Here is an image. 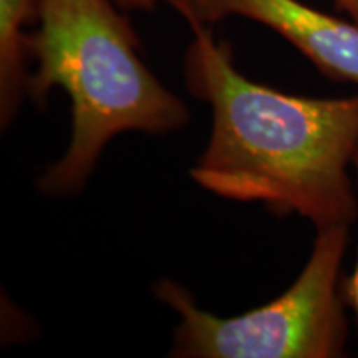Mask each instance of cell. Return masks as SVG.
<instances>
[{"instance_id":"cell-1","label":"cell","mask_w":358,"mask_h":358,"mask_svg":"<svg viewBox=\"0 0 358 358\" xmlns=\"http://www.w3.org/2000/svg\"><path fill=\"white\" fill-rule=\"evenodd\" d=\"M186 87L213 111V129L191 179L237 203H259L277 216L299 214L315 226L358 219L353 156L358 95L299 96L245 78L232 50L209 25L192 29Z\"/></svg>"},{"instance_id":"cell-2","label":"cell","mask_w":358,"mask_h":358,"mask_svg":"<svg viewBox=\"0 0 358 358\" xmlns=\"http://www.w3.org/2000/svg\"><path fill=\"white\" fill-rule=\"evenodd\" d=\"M113 0H40L29 34L35 62L27 96L45 108L53 88L71 103L64 156L45 168L37 189L70 198L85 189L103 151L122 133L166 134L189 123V108L143 60L141 42Z\"/></svg>"},{"instance_id":"cell-3","label":"cell","mask_w":358,"mask_h":358,"mask_svg":"<svg viewBox=\"0 0 358 358\" xmlns=\"http://www.w3.org/2000/svg\"><path fill=\"white\" fill-rule=\"evenodd\" d=\"M348 226L317 229L294 284L264 306L234 317L203 310L185 285L159 279L153 292L178 317L169 357L337 358L348 338L342 264Z\"/></svg>"},{"instance_id":"cell-4","label":"cell","mask_w":358,"mask_h":358,"mask_svg":"<svg viewBox=\"0 0 358 358\" xmlns=\"http://www.w3.org/2000/svg\"><path fill=\"white\" fill-rule=\"evenodd\" d=\"M182 19L191 29L243 17L274 30L317 70L358 87V22L317 10L301 0H187Z\"/></svg>"},{"instance_id":"cell-5","label":"cell","mask_w":358,"mask_h":358,"mask_svg":"<svg viewBox=\"0 0 358 358\" xmlns=\"http://www.w3.org/2000/svg\"><path fill=\"white\" fill-rule=\"evenodd\" d=\"M40 0H0V127L8 128L29 87V34L25 25L38 15Z\"/></svg>"},{"instance_id":"cell-6","label":"cell","mask_w":358,"mask_h":358,"mask_svg":"<svg viewBox=\"0 0 358 358\" xmlns=\"http://www.w3.org/2000/svg\"><path fill=\"white\" fill-rule=\"evenodd\" d=\"M353 176H355L357 191H358V146H357L355 156H353ZM342 289H343V297H345L348 310H352L353 319H355V324L358 327V252H357L355 266L352 268V274L343 279Z\"/></svg>"},{"instance_id":"cell-7","label":"cell","mask_w":358,"mask_h":358,"mask_svg":"<svg viewBox=\"0 0 358 358\" xmlns=\"http://www.w3.org/2000/svg\"><path fill=\"white\" fill-rule=\"evenodd\" d=\"M118 7H122L123 10H155L156 6L163 0H113Z\"/></svg>"},{"instance_id":"cell-8","label":"cell","mask_w":358,"mask_h":358,"mask_svg":"<svg viewBox=\"0 0 358 358\" xmlns=\"http://www.w3.org/2000/svg\"><path fill=\"white\" fill-rule=\"evenodd\" d=\"M340 12L347 13L352 20L358 22V0H334Z\"/></svg>"},{"instance_id":"cell-9","label":"cell","mask_w":358,"mask_h":358,"mask_svg":"<svg viewBox=\"0 0 358 358\" xmlns=\"http://www.w3.org/2000/svg\"><path fill=\"white\" fill-rule=\"evenodd\" d=\"M163 2H166L169 7H173L174 10L179 13V15H182V13H185L187 0H163Z\"/></svg>"}]
</instances>
